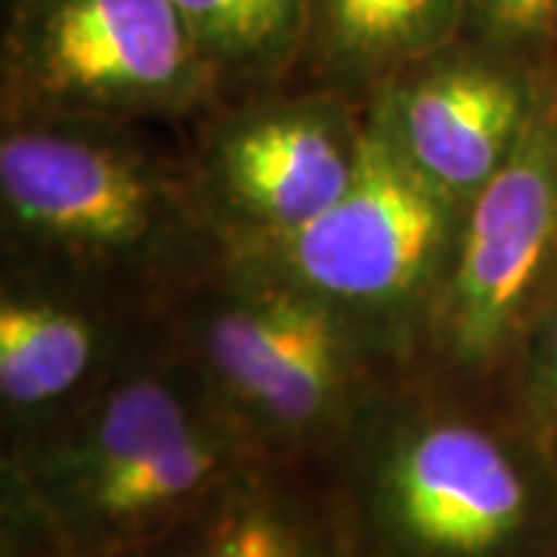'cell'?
I'll list each match as a JSON object with an SVG mask.
<instances>
[{
    "label": "cell",
    "instance_id": "6da1fadb",
    "mask_svg": "<svg viewBox=\"0 0 557 557\" xmlns=\"http://www.w3.org/2000/svg\"><path fill=\"white\" fill-rule=\"evenodd\" d=\"M258 458L168 325L75 416L0 449V520L60 557H146Z\"/></svg>",
    "mask_w": 557,
    "mask_h": 557
},
{
    "label": "cell",
    "instance_id": "7a4b0ae2",
    "mask_svg": "<svg viewBox=\"0 0 557 557\" xmlns=\"http://www.w3.org/2000/svg\"><path fill=\"white\" fill-rule=\"evenodd\" d=\"M322 468L354 557H557V468L508 391L403 372Z\"/></svg>",
    "mask_w": 557,
    "mask_h": 557
},
{
    "label": "cell",
    "instance_id": "3957f363",
    "mask_svg": "<svg viewBox=\"0 0 557 557\" xmlns=\"http://www.w3.org/2000/svg\"><path fill=\"white\" fill-rule=\"evenodd\" d=\"M164 127L0 121V270L168 317L226 248Z\"/></svg>",
    "mask_w": 557,
    "mask_h": 557
},
{
    "label": "cell",
    "instance_id": "277c9868",
    "mask_svg": "<svg viewBox=\"0 0 557 557\" xmlns=\"http://www.w3.org/2000/svg\"><path fill=\"white\" fill-rule=\"evenodd\" d=\"M171 335L263 456L322 465L397 372L354 325L248 255H223L168 310Z\"/></svg>",
    "mask_w": 557,
    "mask_h": 557
},
{
    "label": "cell",
    "instance_id": "5b68a950",
    "mask_svg": "<svg viewBox=\"0 0 557 557\" xmlns=\"http://www.w3.org/2000/svg\"><path fill=\"white\" fill-rule=\"evenodd\" d=\"M465 205L424 180L366 102L354 183L295 236L248 258L310 292L397 372H409L453 260Z\"/></svg>",
    "mask_w": 557,
    "mask_h": 557
},
{
    "label": "cell",
    "instance_id": "8992f818",
    "mask_svg": "<svg viewBox=\"0 0 557 557\" xmlns=\"http://www.w3.org/2000/svg\"><path fill=\"white\" fill-rule=\"evenodd\" d=\"M557 300V69L515 156L465 205L412 375L505 391L518 350Z\"/></svg>",
    "mask_w": 557,
    "mask_h": 557
},
{
    "label": "cell",
    "instance_id": "52a82bcc",
    "mask_svg": "<svg viewBox=\"0 0 557 557\" xmlns=\"http://www.w3.org/2000/svg\"><path fill=\"white\" fill-rule=\"evenodd\" d=\"M218 84L174 0H13L0 38V121L183 127Z\"/></svg>",
    "mask_w": 557,
    "mask_h": 557
},
{
    "label": "cell",
    "instance_id": "ba28073f",
    "mask_svg": "<svg viewBox=\"0 0 557 557\" xmlns=\"http://www.w3.org/2000/svg\"><path fill=\"white\" fill-rule=\"evenodd\" d=\"M205 220L230 255L295 236L347 193L366 146V106L285 81L211 102L180 127Z\"/></svg>",
    "mask_w": 557,
    "mask_h": 557
},
{
    "label": "cell",
    "instance_id": "9c48e42d",
    "mask_svg": "<svg viewBox=\"0 0 557 557\" xmlns=\"http://www.w3.org/2000/svg\"><path fill=\"white\" fill-rule=\"evenodd\" d=\"M555 69L456 35L403 65L369 106L418 174L468 205L515 156Z\"/></svg>",
    "mask_w": 557,
    "mask_h": 557
},
{
    "label": "cell",
    "instance_id": "30bf717a",
    "mask_svg": "<svg viewBox=\"0 0 557 557\" xmlns=\"http://www.w3.org/2000/svg\"><path fill=\"white\" fill-rule=\"evenodd\" d=\"M168 335V317L0 270V440L53 431Z\"/></svg>",
    "mask_w": 557,
    "mask_h": 557
},
{
    "label": "cell",
    "instance_id": "8fae6325",
    "mask_svg": "<svg viewBox=\"0 0 557 557\" xmlns=\"http://www.w3.org/2000/svg\"><path fill=\"white\" fill-rule=\"evenodd\" d=\"M146 557H354L322 465L263 456Z\"/></svg>",
    "mask_w": 557,
    "mask_h": 557
},
{
    "label": "cell",
    "instance_id": "7c38bea8",
    "mask_svg": "<svg viewBox=\"0 0 557 557\" xmlns=\"http://www.w3.org/2000/svg\"><path fill=\"white\" fill-rule=\"evenodd\" d=\"M465 0H310L295 78L359 106L403 65L456 38Z\"/></svg>",
    "mask_w": 557,
    "mask_h": 557
},
{
    "label": "cell",
    "instance_id": "4fadbf2b",
    "mask_svg": "<svg viewBox=\"0 0 557 557\" xmlns=\"http://www.w3.org/2000/svg\"><path fill=\"white\" fill-rule=\"evenodd\" d=\"M201 57L218 100L295 78L310 0H174Z\"/></svg>",
    "mask_w": 557,
    "mask_h": 557
},
{
    "label": "cell",
    "instance_id": "5bb4252c",
    "mask_svg": "<svg viewBox=\"0 0 557 557\" xmlns=\"http://www.w3.org/2000/svg\"><path fill=\"white\" fill-rule=\"evenodd\" d=\"M505 391L557 468V300L520 344Z\"/></svg>",
    "mask_w": 557,
    "mask_h": 557
},
{
    "label": "cell",
    "instance_id": "9a60e30c",
    "mask_svg": "<svg viewBox=\"0 0 557 557\" xmlns=\"http://www.w3.org/2000/svg\"><path fill=\"white\" fill-rule=\"evenodd\" d=\"M461 38L557 60V0H465Z\"/></svg>",
    "mask_w": 557,
    "mask_h": 557
},
{
    "label": "cell",
    "instance_id": "2e32d148",
    "mask_svg": "<svg viewBox=\"0 0 557 557\" xmlns=\"http://www.w3.org/2000/svg\"><path fill=\"white\" fill-rule=\"evenodd\" d=\"M0 557H57L44 542L0 520Z\"/></svg>",
    "mask_w": 557,
    "mask_h": 557
},
{
    "label": "cell",
    "instance_id": "e0dca14e",
    "mask_svg": "<svg viewBox=\"0 0 557 557\" xmlns=\"http://www.w3.org/2000/svg\"><path fill=\"white\" fill-rule=\"evenodd\" d=\"M57 557H60V555H57Z\"/></svg>",
    "mask_w": 557,
    "mask_h": 557
}]
</instances>
